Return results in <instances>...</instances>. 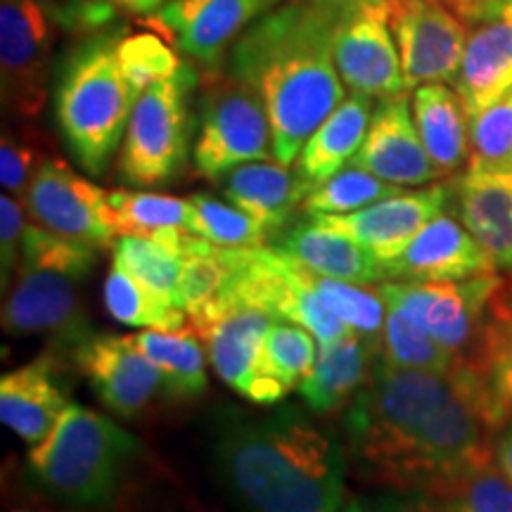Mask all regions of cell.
Instances as JSON below:
<instances>
[{
  "mask_svg": "<svg viewBox=\"0 0 512 512\" xmlns=\"http://www.w3.org/2000/svg\"><path fill=\"white\" fill-rule=\"evenodd\" d=\"M43 159L46 157L41 155L29 133L5 128L3 140H0V183H3V190L24 202L31 178L36 176Z\"/></svg>",
  "mask_w": 512,
  "mask_h": 512,
  "instance_id": "cell-41",
  "label": "cell"
},
{
  "mask_svg": "<svg viewBox=\"0 0 512 512\" xmlns=\"http://www.w3.org/2000/svg\"><path fill=\"white\" fill-rule=\"evenodd\" d=\"M313 190L297 171L280 162H249L223 178V197L271 230L273 238L290 226L294 211Z\"/></svg>",
  "mask_w": 512,
  "mask_h": 512,
  "instance_id": "cell-25",
  "label": "cell"
},
{
  "mask_svg": "<svg viewBox=\"0 0 512 512\" xmlns=\"http://www.w3.org/2000/svg\"><path fill=\"white\" fill-rule=\"evenodd\" d=\"M510 294H512V290H510Z\"/></svg>",
  "mask_w": 512,
  "mask_h": 512,
  "instance_id": "cell-50",
  "label": "cell"
},
{
  "mask_svg": "<svg viewBox=\"0 0 512 512\" xmlns=\"http://www.w3.org/2000/svg\"><path fill=\"white\" fill-rule=\"evenodd\" d=\"M342 427L358 475L387 489L446 496L467 472L494 460L496 432L463 358L451 375L377 361Z\"/></svg>",
  "mask_w": 512,
  "mask_h": 512,
  "instance_id": "cell-1",
  "label": "cell"
},
{
  "mask_svg": "<svg viewBox=\"0 0 512 512\" xmlns=\"http://www.w3.org/2000/svg\"><path fill=\"white\" fill-rule=\"evenodd\" d=\"M64 29L74 31L69 0H0V88L5 112L36 121L46 110L50 62Z\"/></svg>",
  "mask_w": 512,
  "mask_h": 512,
  "instance_id": "cell-9",
  "label": "cell"
},
{
  "mask_svg": "<svg viewBox=\"0 0 512 512\" xmlns=\"http://www.w3.org/2000/svg\"><path fill=\"white\" fill-rule=\"evenodd\" d=\"M271 245L318 275L363 285L387 280L384 264L375 259L373 252L318 219L290 223L275 235Z\"/></svg>",
  "mask_w": 512,
  "mask_h": 512,
  "instance_id": "cell-22",
  "label": "cell"
},
{
  "mask_svg": "<svg viewBox=\"0 0 512 512\" xmlns=\"http://www.w3.org/2000/svg\"><path fill=\"white\" fill-rule=\"evenodd\" d=\"M413 119L439 176H451L470 162V114L456 88L425 83L413 93Z\"/></svg>",
  "mask_w": 512,
  "mask_h": 512,
  "instance_id": "cell-27",
  "label": "cell"
},
{
  "mask_svg": "<svg viewBox=\"0 0 512 512\" xmlns=\"http://www.w3.org/2000/svg\"><path fill=\"white\" fill-rule=\"evenodd\" d=\"M188 202V230L197 238L214 242L219 247H261L273 242V233L264 223L252 219L228 200L221 202L216 197L197 192L188 197Z\"/></svg>",
  "mask_w": 512,
  "mask_h": 512,
  "instance_id": "cell-35",
  "label": "cell"
},
{
  "mask_svg": "<svg viewBox=\"0 0 512 512\" xmlns=\"http://www.w3.org/2000/svg\"><path fill=\"white\" fill-rule=\"evenodd\" d=\"M31 223L62 235L81 240L98 249H112L117 230L110 219L107 192L76 174L67 162L46 157L24 197Z\"/></svg>",
  "mask_w": 512,
  "mask_h": 512,
  "instance_id": "cell-12",
  "label": "cell"
},
{
  "mask_svg": "<svg viewBox=\"0 0 512 512\" xmlns=\"http://www.w3.org/2000/svg\"><path fill=\"white\" fill-rule=\"evenodd\" d=\"M110 219L119 238L157 240L162 245L178 249L188 230L190 202L162 192L112 190L107 192Z\"/></svg>",
  "mask_w": 512,
  "mask_h": 512,
  "instance_id": "cell-29",
  "label": "cell"
},
{
  "mask_svg": "<svg viewBox=\"0 0 512 512\" xmlns=\"http://www.w3.org/2000/svg\"><path fill=\"white\" fill-rule=\"evenodd\" d=\"M117 57L121 74L136 100L147 88L171 79L185 67L176 50L155 34H126L124 31L117 43Z\"/></svg>",
  "mask_w": 512,
  "mask_h": 512,
  "instance_id": "cell-37",
  "label": "cell"
},
{
  "mask_svg": "<svg viewBox=\"0 0 512 512\" xmlns=\"http://www.w3.org/2000/svg\"><path fill=\"white\" fill-rule=\"evenodd\" d=\"M313 3L320 5L325 12H330L335 19H339V17L349 15V12L363 8V5L382 3V0H313Z\"/></svg>",
  "mask_w": 512,
  "mask_h": 512,
  "instance_id": "cell-47",
  "label": "cell"
},
{
  "mask_svg": "<svg viewBox=\"0 0 512 512\" xmlns=\"http://www.w3.org/2000/svg\"><path fill=\"white\" fill-rule=\"evenodd\" d=\"M496 261L479 245L463 221L441 211L399 259L384 264L387 280H418V283H453L496 273Z\"/></svg>",
  "mask_w": 512,
  "mask_h": 512,
  "instance_id": "cell-19",
  "label": "cell"
},
{
  "mask_svg": "<svg viewBox=\"0 0 512 512\" xmlns=\"http://www.w3.org/2000/svg\"><path fill=\"white\" fill-rule=\"evenodd\" d=\"M285 0H169L155 12L176 48L204 69H216L242 31Z\"/></svg>",
  "mask_w": 512,
  "mask_h": 512,
  "instance_id": "cell-16",
  "label": "cell"
},
{
  "mask_svg": "<svg viewBox=\"0 0 512 512\" xmlns=\"http://www.w3.org/2000/svg\"><path fill=\"white\" fill-rule=\"evenodd\" d=\"M107 313L121 325L152 330H183L188 328V313L178 306L162 302L131 273L114 264L105 280Z\"/></svg>",
  "mask_w": 512,
  "mask_h": 512,
  "instance_id": "cell-33",
  "label": "cell"
},
{
  "mask_svg": "<svg viewBox=\"0 0 512 512\" xmlns=\"http://www.w3.org/2000/svg\"><path fill=\"white\" fill-rule=\"evenodd\" d=\"M124 29L81 36L62 62L55 86V121L86 174L102 176L131 119V88L121 74L117 43Z\"/></svg>",
  "mask_w": 512,
  "mask_h": 512,
  "instance_id": "cell-4",
  "label": "cell"
},
{
  "mask_svg": "<svg viewBox=\"0 0 512 512\" xmlns=\"http://www.w3.org/2000/svg\"><path fill=\"white\" fill-rule=\"evenodd\" d=\"M351 164L399 188H418L441 178L422 145L406 93L377 102L366 140Z\"/></svg>",
  "mask_w": 512,
  "mask_h": 512,
  "instance_id": "cell-18",
  "label": "cell"
},
{
  "mask_svg": "<svg viewBox=\"0 0 512 512\" xmlns=\"http://www.w3.org/2000/svg\"><path fill=\"white\" fill-rule=\"evenodd\" d=\"M460 358L441 347L430 332L420 328L406 313L387 304L382 339H380V363L389 368L430 370V373L451 375Z\"/></svg>",
  "mask_w": 512,
  "mask_h": 512,
  "instance_id": "cell-31",
  "label": "cell"
},
{
  "mask_svg": "<svg viewBox=\"0 0 512 512\" xmlns=\"http://www.w3.org/2000/svg\"><path fill=\"white\" fill-rule=\"evenodd\" d=\"M375 287L389 306L406 313L451 354L465 358L475 349L486 311L503 280L491 273L453 283L384 280Z\"/></svg>",
  "mask_w": 512,
  "mask_h": 512,
  "instance_id": "cell-11",
  "label": "cell"
},
{
  "mask_svg": "<svg viewBox=\"0 0 512 512\" xmlns=\"http://www.w3.org/2000/svg\"><path fill=\"white\" fill-rule=\"evenodd\" d=\"M72 356L102 406L119 418H138L157 394H169L164 373L140 351L133 335L91 332L72 347Z\"/></svg>",
  "mask_w": 512,
  "mask_h": 512,
  "instance_id": "cell-14",
  "label": "cell"
},
{
  "mask_svg": "<svg viewBox=\"0 0 512 512\" xmlns=\"http://www.w3.org/2000/svg\"><path fill=\"white\" fill-rule=\"evenodd\" d=\"M463 361L482 384L489 420L498 434L512 422V294L505 283L491 299L475 349Z\"/></svg>",
  "mask_w": 512,
  "mask_h": 512,
  "instance_id": "cell-26",
  "label": "cell"
},
{
  "mask_svg": "<svg viewBox=\"0 0 512 512\" xmlns=\"http://www.w3.org/2000/svg\"><path fill=\"white\" fill-rule=\"evenodd\" d=\"M268 157H273V131L259 95L230 74L211 79L192 145L197 174L221 181L238 166Z\"/></svg>",
  "mask_w": 512,
  "mask_h": 512,
  "instance_id": "cell-10",
  "label": "cell"
},
{
  "mask_svg": "<svg viewBox=\"0 0 512 512\" xmlns=\"http://www.w3.org/2000/svg\"><path fill=\"white\" fill-rule=\"evenodd\" d=\"M95 259L98 247L29 223L22 259L3 287V330L12 337L43 335L76 347L91 335L81 283Z\"/></svg>",
  "mask_w": 512,
  "mask_h": 512,
  "instance_id": "cell-5",
  "label": "cell"
},
{
  "mask_svg": "<svg viewBox=\"0 0 512 512\" xmlns=\"http://www.w3.org/2000/svg\"><path fill=\"white\" fill-rule=\"evenodd\" d=\"M105 3H110L119 12H128V15H152L169 0H105Z\"/></svg>",
  "mask_w": 512,
  "mask_h": 512,
  "instance_id": "cell-46",
  "label": "cell"
},
{
  "mask_svg": "<svg viewBox=\"0 0 512 512\" xmlns=\"http://www.w3.org/2000/svg\"><path fill=\"white\" fill-rule=\"evenodd\" d=\"M451 197L453 190L448 185H432L415 192L401 190L354 214L318 216V221L356 240L358 245L373 252L377 261L389 264L399 259L415 235L444 211Z\"/></svg>",
  "mask_w": 512,
  "mask_h": 512,
  "instance_id": "cell-17",
  "label": "cell"
},
{
  "mask_svg": "<svg viewBox=\"0 0 512 512\" xmlns=\"http://www.w3.org/2000/svg\"><path fill=\"white\" fill-rule=\"evenodd\" d=\"M370 119H373V98L361 93L347 95L304 143L297 157V174L316 188L342 171L361 150Z\"/></svg>",
  "mask_w": 512,
  "mask_h": 512,
  "instance_id": "cell-28",
  "label": "cell"
},
{
  "mask_svg": "<svg viewBox=\"0 0 512 512\" xmlns=\"http://www.w3.org/2000/svg\"><path fill=\"white\" fill-rule=\"evenodd\" d=\"M112 261L128 271L138 283L171 306H181L183 254L157 240L117 238L112 247ZM185 311V309H183Z\"/></svg>",
  "mask_w": 512,
  "mask_h": 512,
  "instance_id": "cell-32",
  "label": "cell"
},
{
  "mask_svg": "<svg viewBox=\"0 0 512 512\" xmlns=\"http://www.w3.org/2000/svg\"><path fill=\"white\" fill-rule=\"evenodd\" d=\"M453 88L470 119L512 93V22H479V27L467 36Z\"/></svg>",
  "mask_w": 512,
  "mask_h": 512,
  "instance_id": "cell-24",
  "label": "cell"
},
{
  "mask_svg": "<svg viewBox=\"0 0 512 512\" xmlns=\"http://www.w3.org/2000/svg\"><path fill=\"white\" fill-rule=\"evenodd\" d=\"M27 207L10 192L0 197V268H3V287L10 283L12 273L19 266L27 238Z\"/></svg>",
  "mask_w": 512,
  "mask_h": 512,
  "instance_id": "cell-42",
  "label": "cell"
},
{
  "mask_svg": "<svg viewBox=\"0 0 512 512\" xmlns=\"http://www.w3.org/2000/svg\"><path fill=\"white\" fill-rule=\"evenodd\" d=\"M448 512H512V484L498 470L496 460L475 467L441 496Z\"/></svg>",
  "mask_w": 512,
  "mask_h": 512,
  "instance_id": "cell-39",
  "label": "cell"
},
{
  "mask_svg": "<svg viewBox=\"0 0 512 512\" xmlns=\"http://www.w3.org/2000/svg\"><path fill=\"white\" fill-rule=\"evenodd\" d=\"M133 339H136L140 351L164 373L166 392L171 399H200L207 392L204 347L190 328H143L133 335Z\"/></svg>",
  "mask_w": 512,
  "mask_h": 512,
  "instance_id": "cell-30",
  "label": "cell"
},
{
  "mask_svg": "<svg viewBox=\"0 0 512 512\" xmlns=\"http://www.w3.org/2000/svg\"><path fill=\"white\" fill-rule=\"evenodd\" d=\"M197 72L185 67L140 95L119 150V176L128 185L152 188L169 183L188 159L192 138L190 93Z\"/></svg>",
  "mask_w": 512,
  "mask_h": 512,
  "instance_id": "cell-8",
  "label": "cell"
},
{
  "mask_svg": "<svg viewBox=\"0 0 512 512\" xmlns=\"http://www.w3.org/2000/svg\"><path fill=\"white\" fill-rule=\"evenodd\" d=\"M316 354L318 347L313 342V335L302 325L283 318L271 325L264 347L266 370L283 380L287 387H299V382L311 373Z\"/></svg>",
  "mask_w": 512,
  "mask_h": 512,
  "instance_id": "cell-38",
  "label": "cell"
},
{
  "mask_svg": "<svg viewBox=\"0 0 512 512\" xmlns=\"http://www.w3.org/2000/svg\"><path fill=\"white\" fill-rule=\"evenodd\" d=\"M67 408L55 358L41 356L0 377V418L29 446L41 444Z\"/></svg>",
  "mask_w": 512,
  "mask_h": 512,
  "instance_id": "cell-21",
  "label": "cell"
},
{
  "mask_svg": "<svg viewBox=\"0 0 512 512\" xmlns=\"http://www.w3.org/2000/svg\"><path fill=\"white\" fill-rule=\"evenodd\" d=\"M138 453V439L117 422L69 403L53 432L31 446L29 467L57 501L102 508L117 496L126 467Z\"/></svg>",
  "mask_w": 512,
  "mask_h": 512,
  "instance_id": "cell-6",
  "label": "cell"
},
{
  "mask_svg": "<svg viewBox=\"0 0 512 512\" xmlns=\"http://www.w3.org/2000/svg\"><path fill=\"white\" fill-rule=\"evenodd\" d=\"M401 192L399 185H392L377 178L361 166H344L328 181L313 188L299 211L306 219H318V216H342L354 214L358 209H366L370 204L392 197Z\"/></svg>",
  "mask_w": 512,
  "mask_h": 512,
  "instance_id": "cell-34",
  "label": "cell"
},
{
  "mask_svg": "<svg viewBox=\"0 0 512 512\" xmlns=\"http://www.w3.org/2000/svg\"><path fill=\"white\" fill-rule=\"evenodd\" d=\"M377 361L380 349L351 330L337 342L318 344L316 363L297 389L313 413H335L373 380Z\"/></svg>",
  "mask_w": 512,
  "mask_h": 512,
  "instance_id": "cell-23",
  "label": "cell"
},
{
  "mask_svg": "<svg viewBox=\"0 0 512 512\" xmlns=\"http://www.w3.org/2000/svg\"><path fill=\"white\" fill-rule=\"evenodd\" d=\"M335 24L313 0H285L249 24L228 53V74L264 102L273 157L285 166L297 162L311 133L347 98Z\"/></svg>",
  "mask_w": 512,
  "mask_h": 512,
  "instance_id": "cell-3",
  "label": "cell"
},
{
  "mask_svg": "<svg viewBox=\"0 0 512 512\" xmlns=\"http://www.w3.org/2000/svg\"><path fill=\"white\" fill-rule=\"evenodd\" d=\"M342 512H448V505L444 498L427 491L387 489L354 496Z\"/></svg>",
  "mask_w": 512,
  "mask_h": 512,
  "instance_id": "cell-43",
  "label": "cell"
},
{
  "mask_svg": "<svg viewBox=\"0 0 512 512\" xmlns=\"http://www.w3.org/2000/svg\"><path fill=\"white\" fill-rule=\"evenodd\" d=\"M512 162V93L470 121L467 166H501Z\"/></svg>",
  "mask_w": 512,
  "mask_h": 512,
  "instance_id": "cell-40",
  "label": "cell"
},
{
  "mask_svg": "<svg viewBox=\"0 0 512 512\" xmlns=\"http://www.w3.org/2000/svg\"><path fill=\"white\" fill-rule=\"evenodd\" d=\"M456 209L498 268L512 271V176L508 166H467L458 178Z\"/></svg>",
  "mask_w": 512,
  "mask_h": 512,
  "instance_id": "cell-20",
  "label": "cell"
},
{
  "mask_svg": "<svg viewBox=\"0 0 512 512\" xmlns=\"http://www.w3.org/2000/svg\"><path fill=\"white\" fill-rule=\"evenodd\" d=\"M275 320L273 313L242 302L228 290L188 311V328L207 349L214 373L233 392L261 406H273L292 392L266 370L264 347Z\"/></svg>",
  "mask_w": 512,
  "mask_h": 512,
  "instance_id": "cell-7",
  "label": "cell"
},
{
  "mask_svg": "<svg viewBox=\"0 0 512 512\" xmlns=\"http://www.w3.org/2000/svg\"><path fill=\"white\" fill-rule=\"evenodd\" d=\"M335 62L351 93L377 100L406 93L399 48L389 24V0L363 5L337 19Z\"/></svg>",
  "mask_w": 512,
  "mask_h": 512,
  "instance_id": "cell-15",
  "label": "cell"
},
{
  "mask_svg": "<svg viewBox=\"0 0 512 512\" xmlns=\"http://www.w3.org/2000/svg\"><path fill=\"white\" fill-rule=\"evenodd\" d=\"M406 91L453 81L467 46L463 19L441 0H389Z\"/></svg>",
  "mask_w": 512,
  "mask_h": 512,
  "instance_id": "cell-13",
  "label": "cell"
},
{
  "mask_svg": "<svg viewBox=\"0 0 512 512\" xmlns=\"http://www.w3.org/2000/svg\"><path fill=\"white\" fill-rule=\"evenodd\" d=\"M494 460L498 470L503 472L505 479L512 484V422L503 427L494 439Z\"/></svg>",
  "mask_w": 512,
  "mask_h": 512,
  "instance_id": "cell-44",
  "label": "cell"
},
{
  "mask_svg": "<svg viewBox=\"0 0 512 512\" xmlns=\"http://www.w3.org/2000/svg\"><path fill=\"white\" fill-rule=\"evenodd\" d=\"M505 166H508V171H510V176H512V162H508Z\"/></svg>",
  "mask_w": 512,
  "mask_h": 512,
  "instance_id": "cell-49",
  "label": "cell"
},
{
  "mask_svg": "<svg viewBox=\"0 0 512 512\" xmlns=\"http://www.w3.org/2000/svg\"><path fill=\"white\" fill-rule=\"evenodd\" d=\"M486 19H505V22H512V0H491L482 22H486Z\"/></svg>",
  "mask_w": 512,
  "mask_h": 512,
  "instance_id": "cell-48",
  "label": "cell"
},
{
  "mask_svg": "<svg viewBox=\"0 0 512 512\" xmlns=\"http://www.w3.org/2000/svg\"><path fill=\"white\" fill-rule=\"evenodd\" d=\"M441 3L448 5L465 22H482L491 0H441Z\"/></svg>",
  "mask_w": 512,
  "mask_h": 512,
  "instance_id": "cell-45",
  "label": "cell"
},
{
  "mask_svg": "<svg viewBox=\"0 0 512 512\" xmlns=\"http://www.w3.org/2000/svg\"><path fill=\"white\" fill-rule=\"evenodd\" d=\"M313 290L318 292V297L342 323H347L351 330L380 349L387 302H384L375 285L351 283V280L313 273Z\"/></svg>",
  "mask_w": 512,
  "mask_h": 512,
  "instance_id": "cell-36",
  "label": "cell"
},
{
  "mask_svg": "<svg viewBox=\"0 0 512 512\" xmlns=\"http://www.w3.org/2000/svg\"><path fill=\"white\" fill-rule=\"evenodd\" d=\"M211 465L240 512H339L347 451L302 408L228 411L216 420Z\"/></svg>",
  "mask_w": 512,
  "mask_h": 512,
  "instance_id": "cell-2",
  "label": "cell"
}]
</instances>
